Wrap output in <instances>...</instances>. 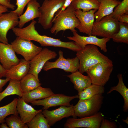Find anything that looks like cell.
I'll return each mask as SVG.
<instances>
[{
  "instance_id": "obj_28",
  "label": "cell",
  "mask_w": 128,
  "mask_h": 128,
  "mask_svg": "<svg viewBox=\"0 0 128 128\" xmlns=\"http://www.w3.org/2000/svg\"><path fill=\"white\" fill-rule=\"evenodd\" d=\"M105 90L104 86L92 84L78 93L79 100H86L97 95L102 94Z\"/></svg>"
},
{
  "instance_id": "obj_23",
  "label": "cell",
  "mask_w": 128,
  "mask_h": 128,
  "mask_svg": "<svg viewBox=\"0 0 128 128\" xmlns=\"http://www.w3.org/2000/svg\"><path fill=\"white\" fill-rule=\"evenodd\" d=\"M66 76L69 78L78 93L92 84L90 77L83 75L78 71Z\"/></svg>"
},
{
  "instance_id": "obj_21",
  "label": "cell",
  "mask_w": 128,
  "mask_h": 128,
  "mask_svg": "<svg viewBox=\"0 0 128 128\" xmlns=\"http://www.w3.org/2000/svg\"><path fill=\"white\" fill-rule=\"evenodd\" d=\"M54 94L49 88H44L40 86L28 92H23L21 97L27 103L36 100L43 99Z\"/></svg>"
},
{
  "instance_id": "obj_10",
  "label": "cell",
  "mask_w": 128,
  "mask_h": 128,
  "mask_svg": "<svg viewBox=\"0 0 128 128\" xmlns=\"http://www.w3.org/2000/svg\"><path fill=\"white\" fill-rule=\"evenodd\" d=\"M103 118L102 114L99 112L92 116L79 119L69 118L64 124V127L66 128H99Z\"/></svg>"
},
{
  "instance_id": "obj_33",
  "label": "cell",
  "mask_w": 128,
  "mask_h": 128,
  "mask_svg": "<svg viewBox=\"0 0 128 128\" xmlns=\"http://www.w3.org/2000/svg\"><path fill=\"white\" fill-rule=\"evenodd\" d=\"M124 14H128V0L121 1L109 15L118 20L119 17Z\"/></svg>"
},
{
  "instance_id": "obj_8",
  "label": "cell",
  "mask_w": 128,
  "mask_h": 128,
  "mask_svg": "<svg viewBox=\"0 0 128 128\" xmlns=\"http://www.w3.org/2000/svg\"><path fill=\"white\" fill-rule=\"evenodd\" d=\"M15 52L22 55L27 61L32 59L42 50L31 41L17 37L11 44Z\"/></svg>"
},
{
  "instance_id": "obj_6",
  "label": "cell",
  "mask_w": 128,
  "mask_h": 128,
  "mask_svg": "<svg viewBox=\"0 0 128 128\" xmlns=\"http://www.w3.org/2000/svg\"><path fill=\"white\" fill-rule=\"evenodd\" d=\"M119 29V23L118 20L109 15L94 22L92 35L110 39Z\"/></svg>"
},
{
  "instance_id": "obj_32",
  "label": "cell",
  "mask_w": 128,
  "mask_h": 128,
  "mask_svg": "<svg viewBox=\"0 0 128 128\" xmlns=\"http://www.w3.org/2000/svg\"><path fill=\"white\" fill-rule=\"evenodd\" d=\"M5 122L9 128H28L26 123H24L18 115H13L6 118Z\"/></svg>"
},
{
  "instance_id": "obj_36",
  "label": "cell",
  "mask_w": 128,
  "mask_h": 128,
  "mask_svg": "<svg viewBox=\"0 0 128 128\" xmlns=\"http://www.w3.org/2000/svg\"><path fill=\"white\" fill-rule=\"evenodd\" d=\"M10 1V0H0V4L6 7L8 9L14 10L15 6L11 4Z\"/></svg>"
},
{
  "instance_id": "obj_40",
  "label": "cell",
  "mask_w": 128,
  "mask_h": 128,
  "mask_svg": "<svg viewBox=\"0 0 128 128\" xmlns=\"http://www.w3.org/2000/svg\"><path fill=\"white\" fill-rule=\"evenodd\" d=\"M0 62V78L5 76L7 70L3 67Z\"/></svg>"
},
{
  "instance_id": "obj_38",
  "label": "cell",
  "mask_w": 128,
  "mask_h": 128,
  "mask_svg": "<svg viewBox=\"0 0 128 128\" xmlns=\"http://www.w3.org/2000/svg\"><path fill=\"white\" fill-rule=\"evenodd\" d=\"M119 22L128 24V14H124L120 16L118 19Z\"/></svg>"
},
{
  "instance_id": "obj_4",
  "label": "cell",
  "mask_w": 128,
  "mask_h": 128,
  "mask_svg": "<svg viewBox=\"0 0 128 128\" xmlns=\"http://www.w3.org/2000/svg\"><path fill=\"white\" fill-rule=\"evenodd\" d=\"M65 0H44L39 8L38 23L45 30L50 29L56 12L63 6Z\"/></svg>"
},
{
  "instance_id": "obj_42",
  "label": "cell",
  "mask_w": 128,
  "mask_h": 128,
  "mask_svg": "<svg viewBox=\"0 0 128 128\" xmlns=\"http://www.w3.org/2000/svg\"><path fill=\"white\" fill-rule=\"evenodd\" d=\"M0 128H9L6 123H3L0 125Z\"/></svg>"
},
{
  "instance_id": "obj_1",
  "label": "cell",
  "mask_w": 128,
  "mask_h": 128,
  "mask_svg": "<svg viewBox=\"0 0 128 128\" xmlns=\"http://www.w3.org/2000/svg\"><path fill=\"white\" fill-rule=\"evenodd\" d=\"M35 25L34 23H31L25 28L22 34V37L23 38L37 41L42 46L62 47L76 52L81 49L73 41L64 42L60 39L40 34L36 30Z\"/></svg>"
},
{
  "instance_id": "obj_41",
  "label": "cell",
  "mask_w": 128,
  "mask_h": 128,
  "mask_svg": "<svg viewBox=\"0 0 128 128\" xmlns=\"http://www.w3.org/2000/svg\"><path fill=\"white\" fill-rule=\"evenodd\" d=\"M8 9L6 7L0 4V16L4 13L8 12Z\"/></svg>"
},
{
  "instance_id": "obj_14",
  "label": "cell",
  "mask_w": 128,
  "mask_h": 128,
  "mask_svg": "<svg viewBox=\"0 0 128 128\" xmlns=\"http://www.w3.org/2000/svg\"><path fill=\"white\" fill-rule=\"evenodd\" d=\"M18 16L13 10L0 16V42L8 43L7 32L9 30L18 25Z\"/></svg>"
},
{
  "instance_id": "obj_30",
  "label": "cell",
  "mask_w": 128,
  "mask_h": 128,
  "mask_svg": "<svg viewBox=\"0 0 128 128\" xmlns=\"http://www.w3.org/2000/svg\"><path fill=\"white\" fill-rule=\"evenodd\" d=\"M119 23V30L113 35L111 39L114 42L128 44V24Z\"/></svg>"
},
{
  "instance_id": "obj_12",
  "label": "cell",
  "mask_w": 128,
  "mask_h": 128,
  "mask_svg": "<svg viewBox=\"0 0 128 128\" xmlns=\"http://www.w3.org/2000/svg\"><path fill=\"white\" fill-rule=\"evenodd\" d=\"M78 98V95L69 96L62 94H54L47 97L34 101L31 103L34 106H42V110H47L50 107L58 106H70L71 105L70 102L72 100Z\"/></svg>"
},
{
  "instance_id": "obj_3",
  "label": "cell",
  "mask_w": 128,
  "mask_h": 128,
  "mask_svg": "<svg viewBox=\"0 0 128 128\" xmlns=\"http://www.w3.org/2000/svg\"><path fill=\"white\" fill-rule=\"evenodd\" d=\"M75 10L70 4L64 11L54 16L50 32L56 35L61 31L70 30L72 32L77 31L75 28L79 25L80 22L75 13Z\"/></svg>"
},
{
  "instance_id": "obj_20",
  "label": "cell",
  "mask_w": 128,
  "mask_h": 128,
  "mask_svg": "<svg viewBox=\"0 0 128 128\" xmlns=\"http://www.w3.org/2000/svg\"><path fill=\"white\" fill-rule=\"evenodd\" d=\"M30 66V61L21 59L18 64L7 70L5 77L20 81L28 73Z\"/></svg>"
},
{
  "instance_id": "obj_11",
  "label": "cell",
  "mask_w": 128,
  "mask_h": 128,
  "mask_svg": "<svg viewBox=\"0 0 128 128\" xmlns=\"http://www.w3.org/2000/svg\"><path fill=\"white\" fill-rule=\"evenodd\" d=\"M57 54L55 51L44 48L30 61V68L28 73L34 75L38 80V74L46 62L56 58Z\"/></svg>"
},
{
  "instance_id": "obj_34",
  "label": "cell",
  "mask_w": 128,
  "mask_h": 128,
  "mask_svg": "<svg viewBox=\"0 0 128 128\" xmlns=\"http://www.w3.org/2000/svg\"><path fill=\"white\" fill-rule=\"evenodd\" d=\"M32 0H16V9L13 11L16 13L18 16L22 14L25 6Z\"/></svg>"
},
{
  "instance_id": "obj_44",
  "label": "cell",
  "mask_w": 128,
  "mask_h": 128,
  "mask_svg": "<svg viewBox=\"0 0 128 128\" xmlns=\"http://www.w3.org/2000/svg\"><path fill=\"white\" fill-rule=\"evenodd\" d=\"M118 1H121L122 0H116Z\"/></svg>"
},
{
  "instance_id": "obj_25",
  "label": "cell",
  "mask_w": 128,
  "mask_h": 128,
  "mask_svg": "<svg viewBox=\"0 0 128 128\" xmlns=\"http://www.w3.org/2000/svg\"><path fill=\"white\" fill-rule=\"evenodd\" d=\"M99 0H73L71 4L75 10L80 9L84 12L98 9Z\"/></svg>"
},
{
  "instance_id": "obj_43",
  "label": "cell",
  "mask_w": 128,
  "mask_h": 128,
  "mask_svg": "<svg viewBox=\"0 0 128 128\" xmlns=\"http://www.w3.org/2000/svg\"><path fill=\"white\" fill-rule=\"evenodd\" d=\"M123 121L127 123V124H128V118L127 117L125 119H123Z\"/></svg>"
},
{
  "instance_id": "obj_27",
  "label": "cell",
  "mask_w": 128,
  "mask_h": 128,
  "mask_svg": "<svg viewBox=\"0 0 128 128\" xmlns=\"http://www.w3.org/2000/svg\"><path fill=\"white\" fill-rule=\"evenodd\" d=\"M7 87L3 91L0 92V102L4 98L11 95H17L21 97L23 92L21 88L20 81L10 79Z\"/></svg>"
},
{
  "instance_id": "obj_17",
  "label": "cell",
  "mask_w": 128,
  "mask_h": 128,
  "mask_svg": "<svg viewBox=\"0 0 128 128\" xmlns=\"http://www.w3.org/2000/svg\"><path fill=\"white\" fill-rule=\"evenodd\" d=\"M15 53L11 44L0 42V62L6 70L9 69L19 63L20 60Z\"/></svg>"
},
{
  "instance_id": "obj_16",
  "label": "cell",
  "mask_w": 128,
  "mask_h": 128,
  "mask_svg": "<svg viewBox=\"0 0 128 128\" xmlns=\"http://www.w3.org/2000/svg\"><path fill=\"white\" fill-rule=\"evenodd\" d=\"M97 10L94 9L84 12L81 9H78L75 11V14L80 23L76 28L80 32L88 36L92 35V27L95 20L94 14Z\"/></svg>"
},
{
  "instance_id": "obj_24",
  "label": "cell",
  "mask_w": 128,
  "mask_h": 128,
  "mask_svg": "<svg viewBox=\"0 0 128 128\" xmlns=\"http://www.w3.org/2000/svg\"><path fill=\"white\" fill-rule=\"evenodd\" d=\"M21 89L23 92L30 91L41 86V84L33 75L28 73L20 81Z\"/></svg>"
},
{
  "instance_id": "obj_2",
  "label": "cell",
  "mask_w": 128,
  "mask_h": 128,
  "mask_svg": "<svg viewBox=\"0 0 128 128\" xmlns=\"http://www.w3.org/2000/svg\"><path fill=\"white\" fill-rule=\"evenodd\" d=\"M76 52V56L79 61L78 71L82 74L92 66L100 63L113 64L112 61L102 54L97 46L94 45H87Z\"/></svg>"
},
{
  "instance_id": "obj_19",
  "label": "cell",
  "mask_w": 128,
  "mask_h": 128,
  "mask_svg": "<svg viewBox=\"0 0 128 128\" xmlns=\"http://www.w3.org/2000/svg\"><path fill=\"white\" fill-rule=\"evenodd\" d=\"M16 108L21 120L26 123L30 122L37 114L42 111V109L35 110L25 102L21 97H19L18 98Z\"/></svg>"
},
{
  "instance_id": "obj_35",
  "label": "cell",
  "mask_w": 128,
  "mask_h": 128,
  "mask_svg": "<svg viewBox=\"0 0 128 128\" xmlns=\"http://www.w3.org/2000/svg\"><path fill=\"white\" fill-rule=\"evenodd\" d=\"M117 128L115 123L103 118L101 121L100 128Z\"/></svg>"
},
{
  "instance_id": "obj_37",
  "label": "cell",
  "mask_w": 128,
  "mask_h": 128,
  "mask_svg": "<svg viewBox=\"0 0 128 128\" xmlns=\"http://www.w3.org/2000/svg\"><path fill=\"white\" fill-rule=\"evenodd\" d=\"M73 0H65L63 6L56 12L55 16H56L61 12L65 9L71 4Z\"/></svg>"
},
{
  "instance_id": "obj_5",
  "label": "cell",
  "mask_w": 128,
  "mask_h": 128,
  "mask_svg": "<svg viewBox=\"0 0 128 128\" xmlns=\"http://www.w3.org/2000/svg\"><path fill=\"white\" fill-rule=\"evenodd\" d=\"M104 98L102 94H98L87 99L79 100L74 106L75 116L82 118L96 114L101 108Z\"/></svg>"
},
{
  "instance_id": "obj_39",
  "label": "cell",
  "mask_w": 128,
  "mask_h": 128,
  "mask_svg": "<svg viewBox=\"0 0 128 128\" xmlns=\"http://www.w3.org/2000/svg\"><path fill=\"white\" fill-rule=\"evenodd\" d=\"M10 80V79L7 78L4 79L0 78V92L2 91L3 87Z\"/></svg>"
},
{
  "instance_id": "obj_22",
  "label": "cell",
  "mask_w": 128,
  "mask_h": 128,
  "mask_svg": "<svg viewBox=\"0 0 128 128\" xmlns=\"http://www.w3.org/2000/svg\"><path fill=\"white\" fill-rule=\"evenodd\" d=\"M99 0V8L94 14L95 21H99L103 17L111 14L115 8L121 1L116 0Z\"/></svg>"
},
{
  "instance_id": "obj_7",
  "label": "cell",
  "mask_w": 128,
  "mask_h": 128,
  "mask_svg": "<svg viewBox=\"0 0 128 128\" xmlns=\"http://www.w3.org/2000/svg\"><path fill=\"white\" fill-rule=\"evenodd\" d=\"M113 69V64L102 62L92 66L86 72L92 84L104 86L109 81Z\"/></svg>"
},
{
  "instance_id": "obj_15",
  "label": "cell",
  "mask_w": 128,
  "mask_h": 128,
  "mask_svg": "<svg viewBox=\"0 0 128 128\" xmlns=\"http://www.w3.org/2000/svg\"><path fill=\"white\" fill-rule=\"evenodd\" d=\"M42 112L50 126L63 118L70 116H72L74 118L77 117L73 104L69 106H61L58 108L51 110H43Z\"/></svg>"
},
{
  "instance_id": "obj_26",
  "label": "cell",
  "mask_w": 128,
  "mask_h": 128,
  "mask_svg": "<svg viewBox=\"0 0 128 128\" xmlns=\"http://www.w3.org/2000/svg\"><path fill=\"white\" fill-rule=\"evenodd\" d=\"M117 76L119 80L118 84L115 86L112 87L107 92V94L110 93L114 91L119 92L122 96L124 100L123 110L126 112L128 110V89L123 82L122 74L119 73Z\"/></svg>"
},
{
  "instance_id": "obj_13",
  "label": "cell",
  "mask_w": 128,
  "mask_h": 128,
  "mask_svg": "<svg viewBox=\"0 0 128 128\" xmlns=\"http://www.w3.org/2000/svg\"><path fill=\"white\" fill-rule=\"evenodd\" d=\"M72 32L73 36L68 37L67 38L75 42L81 49L87 45L92 44L99 47L105 53L107 51L106 44L110 39L105 38H100L92 35L88 36H82L77 32V31Z\"/></svg>"
},
{
  "instance_id": "obj_9",
  "label": "cell",
  "mask_w": 128,
  "mask_h": 128,
  "mask_svg": "<svg viewBox=\"0 0 128 128\" xmlns=\"http://www.w3.org/2000/svg\"><path fill=\"white\" fill-rule=\"evenodd\" d=\"M58 53L59 57L55 61L51 62L48 61L46 62L42 68L44 71H47L52 69L58 68L72 73L78 71L79 61L77 57L66 59L63 56L62 51L59 50Z\"/></svg>"
},
{
  "instance_id": "obj_18",
  "label": "cell",
  "mask_w": 128,
  "mask_h": 128,
  "mask_svg": "<svg viewBox=\"0 0 128 128\" xmlns=\"http://www.w3.org/2000/svg\"><path fill=\"white\" fill-rule=\"evenodd\" d=\"M26 9L23 14L18 16V26L23 28L25 24L30 21L39 18L40 13L39 8L41 6L37 0H32L27 4Z\"/></svg>"
},
{
  "instance_id": "obj_29",
  "label": "cell",
  "mask_w": 128,
  "mask_h": 128,
  "mask_svg": "<svg viewBox=\"0 0 128 128\" xmlns=\"http://www.w3.org/2000/svg\"><path fill=\"white\" fill-rule=\"evenodd\" d=\"M18 98H14L9 104L0 107V124L5 122L7 116L10 114L18 115L16 105Z\"/></svg>"
},
{
  "instance_id": "obj_31",
  "label": "cell",
  "mask_w": 128,
  "mask_h": 128,
  "mask_svg": "<svg viewBox=\"0 0 128 128\" xmlns=\"http://www.w3.org/2000/svg\"><path fill=\"white\" fill-rule=\"evenodd\" d=\"M42 112L37 114L28 123H27L29 128H50V126Z\"/></svg>"
}]
</instances>
